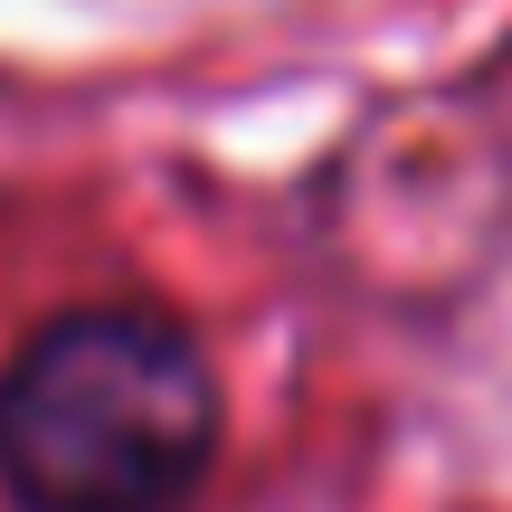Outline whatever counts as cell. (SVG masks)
Here are the masks:
<instances>
[{"instance_id": "1", "label": "cell", "mask_w": 512, "mask_h": 512, "mask_svg": "<svg viewBox=\"0 0 512 512\" xmlns=\"http://www.w3.org/2000/svg\"><path fill=\"white\" fill-rule=\"evenodd\" d=\"M209 456V351L152 304H76L0 370V484L19 512H181Z\"/></svg>"}]
</instances>
